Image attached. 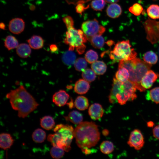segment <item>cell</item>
<instances>
[{
    "label": "cell",
    "mask_w": 159,
    "mask_h": 159,
    "mask_svg": "<svg viewBox=\"0 0 159 159\" xmlns=\"http://www.w3.org/2000/svg\"><path fill=\"white\" fill-rule=\"evenodd\" d=\"M105 1L108 3L112 4L116 3L119 1V0H105Z\"/></svg>",
    "instance_id": "7bdbcfd3"
},
{
    "label": "cell",
    "mask_w": 159,
    "mask_h": 159,
    "mask_svg": "<svg viewBox=\"0 0 159 159\" xmlns=\"http://www.w3.org/2000/svg\"><path fill=\"white\" fill-rule=\"evenodd\" d=\"M159 77V74L151 70H148L142 78L140 83L145 89L150 88Z\"/></svg>",
    "instance_id": "8fae6325"
},
{
    "label": "cell",
    "mask_w": 159,
    "mask_h": 159,
    "mask_svg": "<svg viewBox=\"0 0 159 159\" xmlns=\"http://www.w3.org/2000/svg\"><path fill=\"white\" fill-rule=\"evenodd\" d=\"M148 16L152 19H159V6L153 4L150 5L147 9Z\"/></svg>",
    "instance_id": "f1b7e54d"
},
{
    "label": "cell",
    "mask_w": 159,
    "mask_h": 159,
    "mask_svg": "<svg viewBox=\"0 0 159 159\" xmlns=\"http://www.w3.org/2000/svg\"><path fill=\"white\" fill-rule=\"evenodd\" d=\"M98 55L97 53L93 50H90L85 54V59L90 63H92L98 59Z\"/></svg>",
    "instance_id": "d590c367"
},
{
    "label": "cell",
    "mask_w": 159,
    "mask_h": 159,
    "mask_svg": "<svg viewBox=\"0 0 159 159\" xmlns=\"http://www.w3.org/2000/svg\"><path fill=\"white\" fill-rule=\"evenodd\" d=\"M130 74L128 70L124 67L118 68L115 74V78L118 81L124 82L128 80Z\"/></svg>",
    "instance_id": "484cf974"
},
{
    "label": "cell",
    "mask_w": 159,
    "mask_h": 159,
    "mask_svg": "<svg viewBox=\"0 0 159 159\" xmlns=\"http://www.w3.org/2000/svg\"><path fill=\"white\" fill-rule=\"evenodd\" d=\"M69 107L70 108H72L73 107V102L72 100L71 101H70L69 103H67Z\"/></svg>",
    "instance_id": "ee69618b"
},
{
    "label": "cell",
    "mask_w": 159,
    "mask_h": 159,
    "mask_svg": "<svg viewBox=\"0 0 159 159\" xmlns=\"http://www.w3.org/2000/svg\"><path fill=\"white\" fill-rule=\"evenodd\" d=\"M106 13L107 16L112 18L119 17L122 13V9L121 6L116 3L110 4L107 8Z\"/></svg>",
    "instance_id": "9a60e30c"
},
{
    "label": "cell",
    "mask_w": 159,
    "mask_h": 159,
    "mask_svg": "<svg viewBox=\"0 0 159 159\" xmlns=\"http://www.w3.org/2000/svg\"><path fill=\"white\" fill-rule=\"evenodd\" d=\"M25 27L23 20L19 18H15L9 22V28L10 31L13 34H18L23 31Z\"/></svg>",
    "instance_id": "4fadbf2b"
},
{
    "label": "cell",
    "mask_w": 159,
    "mask_h": 159,
    "mask_svg": "<svg viewBox=\"0 0 159 159\" xmlns=\"http://www.w3.org/2000/svg\"><path fill=\"white\" fill-rule=\"evenodd\" d=\"M82 76L83 79L88 82L94 81L96 78L95 73L92 69H86L82 72Z\"/></svg>",
    "instance_id": "e575fe53"
},
{
    "label": "cell",
    "mask_w": 159,
    "mask_h": 159,
    "mask_svg": "<svg viewBox=\"0 0 159 159\" xmlns=\"http://www.w3.org/2000/svg\"><path fill=\"white\" fill-rule=\"evenodd\" d=\"M0 28L2 29H4L5 28V25L3 23H1L0 24Z\"/></svg>",
    "instance_id": "7dc6e473"
},
{
    "label": "cell",
    "mask_w": 159,
    "mask_h": 159,
    "mask_svg": "<svg viewBox=\"0 0 159 159\" xmlns=\"http://www.w3.org/2000/svg\"><path fill=\"white\" fill-rule=\"evenodd\" d=\"M29 45L25 43H22L19 45L16 48V52L20 57L26 58L30 55L31 50Z\"/></svg>",
    "instance_id": "d6986e66"
},
{
    "label": "cell",
    "mask_w": 159,
    "mask_h": 159,
    "mask_svg": "<svg viewBox=\"0 0 159 159\" xmlns=\"http://www.w3.org/2000/svg\"><path fill=\"white\" fill-rule=\"evenodd\" d=\"M100 149L102 153L105 154H108L112 153L114 150L113 143L110 141H103L100 146Z\"/></svg>",
    "instance_id": "f546056e"
},
{
    "label": "cell",
    "mask_w": 159,
    "mask_h": 159,
    "mask_svg": "<svg viewBox=\"0 0 159 159\" xmlns=\"http://www.w3.org/2000/svg\"><path fill=\"white\" fill-rule=\"evenodd\" d=\"M55 124L53 118L49 115L45 116L40 119L41 127L47 130H51L53 128Z\"/></svg>",
    "instance_id": "ffe728a7"
},
{
    "label": "cell",
    "mask_w": 159,
    "mask_h": 159,
    "mask_svg": "<svg viewBox=\"0 0 159 159\" xmlns=\"http://www.w3.org/2000/svg\"><path fill=\"white\" fill-rule=\"evenodd\" d=\"M74 134L77 145L85 154L91 153L90 148L95 146L100 138L98 126L92 122H81L74 130Z\"/></svg>",
    "instance_id": "7a4b0ae2"
},
{
    "label": "cell",
    "mask_w": 159,
    "mask_h": 159,
    "mask_svg": "<svg viewBox=\"0 0 159 159\" xmlns=\"http://www.w3.org/2000/svg\"><path fill=\"white\" fill-rule=\"evenodd\" d=\"M153 133L154 137L159 140V125H157L154 128Z\"/></svg>",
    "instance_id": "ab89813d"
},
{
    "label": "cell",
    "mask_w": 159,
    "mask_h": 159,
    "mask_svg": "<svg viewBox=\"0 0 159 159\" xmlns=\"http://www.w3.org/2000/svg\"><path fill=\"white\" fill-rule=\"evenodd\" d=\"M50 49L51 51L52 52H55L57 51L58 48L56 45L52 44L50 45Z\"/></svg>",
    "instance_id": "b9f144b4"
},
{
    "label": "cell",
    "mask_w": 159,
    "mask_h": 159,
    "mask_svg": "<svg viewBox=\"0 0 159 159\" xmlns=\"http://www.w3.org/2000/svg\"><path fill=\"white\" fill-rule=\"evenodd\" d=\"M113 43H114L113 41L111 40L108 41V42H107V44H108V45H109V46L112 45L113 44Z\"/></svg>",
    "instance_id": "bcb514c9"
},
{
    "label": "cell",
    "mask_w": 159,
    "mask_h": 159,
    "mask_svg": "<svg viewBox=\"0 0 159 159\" xmlns=\"http://www.w3.org/2000/svg\"><path fill=\"white\" fill-rule=\"evenodd\" d=\"M76 55L72 51L69 50L65 52L62 57L64 63L70 67L74 64Z\"/></svg>",
    "instance_id": "44dd1931"
},
{
    "label": "cell",
    "mask_w": 159,
    "mask_h": 159,
    "mask_svg": "<svg viewBox=\"0 0 159 159\" xmlns=\"http://www.w3.org/2000/svg\"><path fill=\"white\" fill-rule=\"evenodd\" d=\"M147 125L149 127H152L153 126L154 123L153 122H148Z\"/></svg>",
    "instance_id": "f6af8a7d"
},
{
    "label": "cell",
    "mask_w": 159,
    "mask_h": 159,
    "mask_svg": "<svg viewBox=\"0 0 159 159\" xmlns=\"http://www.w3.org/2000/svg\"><path fill=\"white\" fill-rule=\"evenodd\" d=\"M152 66L151 64L135 57L131 60L120 61L118 68L124 67L127 69L130 74L128 80L133 84L136 89L143 92L146 89L141 86V80Z\"/></svg>",
    "instance_id": "3957f363"
},
{
    "label": "cell",
    "mask_w": 159,
    "mask_h": 159,
    "mask_svg": "<svg viewBox=\"0 0 159 159\" xmlns=\"http://www.w3.org/2000/svg\"><path fill=\"white\" fill-rule=\"evenodd\" d=\"M81 29L87 36V40L94 36L102 35L106 30L105 28L100 25L95 19L83 22Z\"/></svg>",
    "instance_id": "ba28073f"
},
{
    "label": "cell",
    "mask_w": 159,
    "mask_h": 159,
    "mask_svg": "<svg viewBox=\"0 0 159 159\" xmlns=\"http://www.w3.org/2000/svg\"><path fill=\"white\" fill-rule=\"evenodd\" d=\"M103 134L104 135H107L108 134V131L106 130H104L103 131Z\"/></svg>",
    "instance_id": "c3c4849f"
},
{
    "label": "cell",
    "mask_w": 159,
    "mask_h": 159,
    "mask_svg": "<svg viewBox=\"0 0 159 159\" xmlns=\"http://www.w3.org/2000/svg\"><path fill=\"white\" fill-rule=\"evenodd\" d=\"M88 113L92 119L97 120L102 116L104 113L103 109L100 104L94 103L90 107Z\"/></svg>",
    "instance_id": "5bb4252c"
},
{
    "label": "cell",
    "mask_w": 159,
    "mask_h": 159,
    "mask_svg": "<svg viewBox=\"0 0 159 159\" xmlns=\"http://www.w3.org/2000/svg\"><path fill=\"white\" fill-rule=\"evenodd\" d=\"M144 143L143 136L141 131L138 129H135L131 132L127 142L130 147L137 150H140Z\"/></svg>",
    "instance_id": "30bf717a"
},
{
    "label": "cell",
    "mask_w": 159,
    "mask_h": 159,
    "mask_svg": "<svg viewBox=\"0 0 159 159\" xmlns=\"http://www.w3.org/2000/svg\"><path fill=\"white\" fill-rule=\"evenodd\" d=\"M63 20L67 29L73 27L74 21L70 16H66L63 18Z\"/></svg>",
    "instance_id": "f35d334b"
},
{
    "label": "cell",
    "mask_w": 159,
    "mask_h": 159,
    "mask_svg": "<svg viewBox=\"0 0 159 159\" xmlns=\"http://www.w3.org/2000/svg\"><path fill=\"white\" fill-rule=\"evenodd\" d=\"M29 45L34 49H38L42 48L44 45V42L42 38L37 35H34L27 40Z\"/></svg>",
    "instance_id": "ac0fdd59"
},
{
    "label": "cell",
    "mask_w": 159,
    "mask_h": 159,
    "mask_svg": "<svg viewBox=\"0 0 159 159\" xmlns=\"http://www.w3.org/2000/svg\"><path fill=\"white\" fill-rule=\"evenodd\" d=\"M64 150L62 148L57 146H52L50 153L54 159H59L63 157L64 154Z\"/></svg>",
    "instance_id": "d6a6232c"
},
{
    "label": "cell",
    "mask_w": 159,
    "mask_h": 159,
    "mask_svg": "<svg viewBox=\"0 0 159 159\" xmlns=\"http://www.w3.org/2000/svg\"><path fill=\"white\" fill-rule=\"evenodd\" d=\"M143 59L144 61L150 64H155L158 60L156 54L153 52L150 51L146 52L144 55Z\"/></svg>",
    "instance_id": "1f68e13d"
},
{
    "label": "cell",
    "mask_w": 159,
    "mask_h": 159,
    "mask_svg": "<svg viewBox=\"0 0 159 159\" xmlns=\"http://www.w3.org/2000/svg\"><path fill=\"white\" fill-rule=\"evenodd\" d=\"M74 105L78 110H85L87 109L89 106L88 100L84 96H79L75 100Z\"/></svg>",
    "instance_id": "cb8c5ba5"
},
{
    "label": "cell",
    "mask_w": 159,
    "mask_h": 159,
    "mask_svg": "<svg viewBox=\"0 0 159 159\" xmlns=\"http://www.w3.org/2000/svg\"><path fill=\"white\" fill-rule=\"evenodd\" d=\"M90 88L88 82L84 79H80L76 82L74 87V90L79 94L86 93Z\"/></svg>",
    "instance_id": "2e32d148"
},
{
    "label": "cell",
    "mask_w": 159,
    "mask_h": 159,
    "mask_svg": "<svg viewBox=\"0 0 159 159\" xmlns=\"http://www.w3.org/2000/svg\"><path fill=\"white\" fill-rule=\"evenodd\" d=\"M144 26L147 33V39L152 44L159 41V21L147 20Z\"/></svg>",
    "instance_id": "9c48e42d"
},
{
    "label": "cell",
    "mask_w": 159,
    "mask_h": 159,
    "mask_svg": "<svg viewBox=\"0 0 159 159\" xmlns=\"http://www.w3.org/2000/svg\"><path fill=\"white\" fill-rule=\"evenodd\" d=\"M65 119L75 124H79L82 122L83 117L79 112L73 110L70 112L68 116L65 117Z\"/></svg>",
    "instance_id": "603a6c76"
},
{
    "label": "cell",
    "mask_w": 159,
    "mask_h": 159,
    "mask_svg": "<svg viewBox=\"0 0 159 159\" xmlns=\"http://www.w3.org/2000/svg\"><path fill=\"white\" fill-rule=\"evenodd\" d=\"M105 0H94L91 2V6L95 11H101L105 7Z\"/></svg>",
    "instance_id": "74e56055"
},
{
    "label": "cell",
    "mask_w": 159,
    "mask_h": 159,
    "mask_svg": "<svg viewBox=\"0 0 159 159\" xmlns=\"http://www.w3.org/2000/svg\"><path fill=\"white\" fill-rule=\"evenodd\" d=\"M136 88L128 80L122 82L114 78L112 87L109 96V100L111 103L118 102L124 105L129 101H132L137 98Z\"/></svg>",
    "instance_id": "277c9868"
},
{
    "label": "cell",
    "mask_w": 159,
    "mask_h": 159,
    "mask_svg": "<svg viewBox=\"0 0 159 159\" xmlns=\"http://www.w3.org/2000/svg\"><path fill=\"white\" fill-rule=\"evenodd\" d=\"M146 96L148 100H150L156 104L159 103V87L151 89L148 92Z\"/></svg>",
    "instance_id": "4dcf8cb0"
},
{
    "label": "cell",
    "mask_w": 159,
    "mask_h": 159,
    "mask_svg": "<svg viewBox=\"0 0 159 159\" xmlns=\"http://www.w3.org/2000/svg\"><path fill=\"white\" fill-rule=\"evenodd\" d=\"M158 53H159V49H158Z\"/></svg>",
    "instance_id": "681fc988"
},
{
    "label": "cell",
    "mask_w": 159,
    "mask_h": 159,
    "mask_svg": "<svg viewBox=\"0 0 159 159\" xmlns=\"http://www.w3.org/2000/svg\"><path fill=\"white\" fill-rule=\"evenodd\" d=\"M87 40V36L82 30L72 27L67 29L64 42L69 45V50L73 51L75 48L78 53L81 54L84 52L86 48L84 43Z\"/></svg>",
    "instance_id": "8992f818"
},
{
    "label": "cell",
    "mask_w": 159,
    "mask_h": 159,
    "mask_svg": "<svg viewBox=\"0 0 159 159\" xmlns=\"http://www.w3.org/2000/svg\"><path fill=\"white\" fill-rule=\"evenodd\" d=\"M87 61L85 59L82 57L77 59L74 64L76 70L78 71L83 72L85 71L87 66Z\"/></svg>",
    "instance_id": "836d02e7"
},
{
    "label": "cell",
    "mask_w": 159,
    "mask_h": 159,
    "mask_svg": "<svg viewBox=\"0 0 159 159\" xmlns=\"http://www.w3.org/2000/svg\"><path fill=\"white\" fill-rule=\"evenodd\" d=\"M14 140L9 134L3 133L0 135V147L4 150L10 148Z\"/></svg>",
    "instance_id": "e0dca14e"
},
{
    "label": "cell",
    "mask_w": 159,
    "mask_h": 159,
    "mask_svg": "<svg viewBox=\"0 0 159 159\" xmlns=\"http://www.w3.org/2000/svg\"><path fill=\"white\" fill-rule=\"evenodd\" d=\"M12 109L18 111V116L23 118L35 110L39 104L23 85L11 90L6 95Z\"/></svg>",
    "instance_id": "6da1fadb"
},
{
    "label": "cell",
    "mask_w": 159,
    "mask_h": 159,
    "mask_svg": "<svg viewBox=\"0 0 159 159\" xmlns=\"http://www.w3.org/2000/svg\"><path fill=\"white\" fill-rule=\"evenodd\" d=\"M88 40L90 42L92 46L95 48H101L105 44L104 39L102 35L94 36Z\"/></svg>",
    "instance_id": "d4e9b609"
},
{
    "label": "cell",
    "mask_w": 159,
    "mask_h": 159,
    "mask_svg": "<svg viewBox=\"0 0 159 159\" xmlns=\"http://www.w3.org/2000/svg\"><path fill=\"white\" fill-rule=\"evenodd\" d=\"M33 140L38 143H41L44 142L46 138L45 132L40 128L35 130L32 135Z\"/></svg>",
    "instance_id": "4316f807"
},
{
    "label": "cell",
    "mask_w": 159,
    "mask_h": 159,
    "mask_svg": "<svg viewBox=\"0 0 159 159\" xmlns=\"http://www.w3.org/2000/svg\"><path fill=\"white\" fill-rule=\"evenodd\" d=\"M4 46L9 50L17 48L19 45L17 39L14 36H7L4 41Z\"/></svg>",
    "instance_id": "83f0119b"
},
{
    "label": "cell",
    "mask_w": 159,
    "mask_h": 159,
    "mask_svg": "<svg viewBox=\"0 0 159 159\" xmlns=\"http://www.w3.org/2000/svg\"><path fill=\"white\" fill-rule=\"evenodd\" d=\"M69 97V94L64 90H61L53 95L52 100L56 105L60 107L67 104Z\"/></svg>",
    "instance_id": "7c38bea8"
},
{
    "label": "cell",
    "mask_w": 159,
    "mask_h": 159,
    "mask_svg": "<svg viewBox=\"0 0 159 159\" xmlns=\"http://www.w3.org/2000/svg\"><path fill=\"white\" fill-rule=\"evenodd\" d=\"M91 67L95 74L97 75L103 74L106 71L107 68L106 64L100 61H96L92 63Z\"/></svg>",
    "instance_id": "7402d4cb"
},
{
    "label": "cell",
    "mask_w": 159,
    "mask_h": 159,
    "mask_svg": "<svg viewBox=\"0 0 159 159\" xmlns=\"http://www.w3.org/2000/svg\"><path fill=\"white\" fill-rule=\"evenodd\" d=\"M137 53L131 46L129 40L118 42L112 51H110L109 57L113 62L122 60H131L135 58Z\"/></svg>",
    "instance_id": "52a82bcc"
},
{
    "label": "cell",
    "mask_w": 159,
    "mask_h": 159,
    "mask_svg": "<svg viewBox=\"0 0 159 159\" xmlns=\"http://www.w3.org/2000/svg\"><path fill=\"white\" fill-rule=\"evenodd\" d=\"M128 10L134 15L138 16L143 12V8L141 4L138 3H135L130 7L128 9Z\"/></svg>",
    "instance_id": "8d00e7d4"
},
{
    "label": "cell",
    "mask_w": 159,
    "mask_h": 159,
    "mask_svg": "<svg viewBox=\"0 0 159 159\" xmlns=\"http://www.w3.org/2000/svg\"><path fill=\"white\" fill-rule=\"evenodd\" d=\"M85 8L82 4H78L76 7V9L77 12L81 14L85 10Z\"/></svg>",
    "instance_id": "60d3db41"
},
{
    "label": "cell",
    "mask_w": 159,
    "mask_h": 159,
    "mask_svg": "<svg viewBox=\"0 0 159 159\" xmlns=\"http://www.w3.org/2000/svg\"><path fill=\"white\" fill-rule=\"evenodd\" d=\"M74 130L72 126L60 124L54 129L55 133L54 138L55 146L63 149L68 152L71 149V143L74 137Z\"/></svg>",
    "instance_id": "5b68a950"
}]
</instances>
